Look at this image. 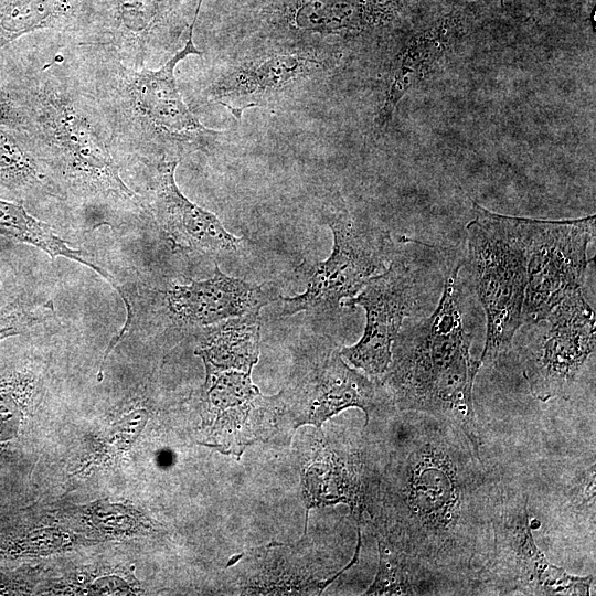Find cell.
Returning a JSON list of instances; mask_svg holds the SVG:
<instances>
[{
    "instance_id": "13",
    "label": "cell",
    "mask_w": 596,
    "mask_h": 596,
    "mask_svg": "<svg viewBox=\"0 0 596 596\" xmlns=\"http://www.w3.org/2000/svg\"><path fill=\"white\" fill-rule=\"evenodd\" d=\"M280 393L294 428L312 425L320 430L327 419L349 407L362 409L368 425L373 415L396 408L381 381L352 369L336 345L312 355L307 369L296 371Z\"/></svg>"
},
{
    "instance_id": "15",
    "label": "cell",
    "mask_w": 596,
    "mask_h": 596,
    "mask_svg": "<svg viewBox=\"0 0 596 596\" xmlns=\"http://www.w3.org/2000/svg\"><path fill=\"white\" fill-rule=\"evenodd\" d=\"M148 167L146 211L157 221L175 252L228 253L241 238L230 233L212 212L190 201L175 182L179 160L142 161Z\"/></svg>"
},
{
    "instance_id": "17",
    "label": "cell",
    "mask_w": 596,
    "mask_h": 596,
    "mask_svg": "<svg viewBox=\"0 0 596 596\" xmlns=\"http://www.w3.org/2000/svg\"><path fill=\"white\" fill-rule=\"evenodd\" d=\"M379 471L363 448H327V454L313 459L302 472L307 511L312 507L341 502L349 505L360 526L369 511Z\"/></svg>"
},
{
    "instance_id": "20",
    "label": "cell",
    "mask_w": 596,
    "mask_h": 596,
    "mask_svg": "<svg viewBox=\"0 0 596 596\" xmlns=\"http://www.w3.org/2000/svg\"><path fill=\"white\" fill-rule=\"evenodd\" d=\"M0 187L25 198L63 199L32 138L0 128Z\"/></svg>"
},
{
    "instance_id": "25",
    "label": "cell",
    "mask_w": 596,
    "mask_h": 596,
    "mask_svg": "<svg viewBox=\"0 0 596 596\" xmlns=\"http://www.w3.org/2000/svg\"><path fill=\"white\" fill-rule=\"evenodd\" d=\"M52 309L50 301L36 307L12 302L0 308V340L20 334L30 327L39 324L45 320Z\"/></svg>"
},
{
    "instance_id": "5",
    "label": "cell",
    "mask_w": 596,
    "mask_h": 596,
    "mask_svg": "<svg viewBox=\"0 0 596 596\" xmlns=\"http://www.w3.org/2000/svg\"><path fill=\"white\" fill-rule=\"evenodd\" d=\"M467 224L468 260L487 331L480 366L496 362L511 347L522 323L528 281L526 255L514 216L472 204Z\"/></svg>"
},
{
    "instance_id": "19",
    "label": "cell",
    "mask_w": 596,
    "mask_h": 596,
    "mask_svg": "<svg viewBox=\"0 0 596 596\" xmlns=\"http://www.w3.org/2000/svg\"><path fill=\"white\" fill-rule=\"evenodd\" d=\"M260 309L211 324L194 353L205 368L252 372L259 360Z\"/></svg>"
},
{
    "instance_id": "3",
    "label": "cell",
    "mask_w": 596,
    "mask_h": 596,
    "mask_svg": "<svg viewBox=\"0 0 596 596\" xmlns=\"http://www.w3.org/2000/svg\"><path fill=\"white\" fill-rule=\"evenodd\" d=\"M193 29L184 45L157 70L128 66L98 49L66 41L118 153L141 161H180L182 155L210 148L221 136L198 119L177 85V65L189 55L201 54Z\"/></svg>"
},
{
    "instance_id": "12",
    "label": "cell",
    "mask_w": 596,
    "mask_h": 596,
    "mask_svg": "<svg viewBox=\"0 0 596 596\" xmlns=\"http://www.w3.org/2000/svg\"><path fill=\"white\" fill-rule=\"evenodd\" d=\"M544 320L546 327L523 350V375L536 400H568L595 352V313L579 289Z\"/></svg>"
},
{
    "instance_id": "4",
    "label": "cell",
    "mask_w": 596,
    "mask_h": 596,
    "mask_svg": "<svg viewBox=\"0 0 596 596\" xmlns=\"http://www.w3.org/2000/svg\"><path fill=\"white\" fill-rule=\"evenodd\" d=\"M447 272L433 313L401 328L381 383L401 412L434 416L454 425L480 451L473 381L480 369L459 308L458 272Z\"/></svg>"
},
{
    "instance_id": "18",
    "label": "cell",
    "mask_w": 596,
    "mask_h": 596,
    "mask_svg": "<svg viewBox=\"0 0 596 596\" xmlns=\"http://www.w3.org/2000/svg\"><path fill=\"white\" fill-rule=\"evenodd\" d=\"M92 6L93 0H0V53L39 31L72 40L85 26Z\"/></svg>"
},
{
    "instance_id": "7",
    "label": "cell",
    "mask_w": 596,
    "mask_h": 596,
    "mask_svg": "<svg viewBox=\"0 0 596 596\" xmlns=\"http://www.w3.org/2000/svg\"><path fill=\"white\" fill-rule=\"evenodd\" d=\"M529 497L499 486L492 519V545L477 594L589 595L594 575L574 576L549 562L532 535Z\"/></svg>"
},
{
    "instance_id": "14",
    "label": "cell",
    "mask_w": 596,
    "mask_h": 596,
    "mask_svg": "<svg viewBox=\"0 0 596 596\" xmlns=\"http://www.w3.org/2000/svg\"><path fill=\"white\" fill-rule=\"evenodd\" d=\"M202 421L209 446L240 458L246 447L273 434L285 414L281 393L263 395L252 372L205 368Z\"/></svg>"
},
{
    "instance_id": "23",
    "label": "cell",
    "mask_w": 596,
    "mask_h": 596,
    "mask_svg": "<svg viewBox=\"0 0 596 596\" xmlns=\"http://www.w3.org/2000/svg\"><path fill=\"white\" fill-rule=\"evenodd\" d=\"M380 562L365 595L445 594L441 584L407 555L377 541Z\"/></svg>"
},
{
    "instance_id": "2",
    "label": "cell",
    "mask_w": 596,
    "mask_h": 596,
    "mask_svg": "<svg viewBox=\"0 0 596 596\" xmlns=\"http://www.w3.org/2000/svg\"><path fill=\"white\" fill-rule=\"evenodd\" d=\"M39 51L26 60L28 135L63 198L109 213H140L143 200L120 175L111 131L66 42L57 35Z\"/></svg>"
},
{
    "instance_id": "1",
    "label": "cell",
    "mask_w": 596,
    "mask_h": 596,
    "mask_svg": "<svg viewBox=\"0 0 596 596\" xmlns=\"http://www.w3.org/2000/svg\"><path fill=\"white\" fill-rule=\"evenodd\" d=\"M409 413L369 505L376 540L416 561L443 586L477 594L492 545L499 480L462 432Z\"/></svg>"
},
{
    "instance_id": "21",
    "label": "cell",
    "mask_w": 596,
    "mask_h": 596,
    "mask_svg": "<svg viewBox=\"0 0 596 596\" xmlns=\"http://www.w3.org/2000/svg\"><path fill=\"white\" fill-rule=\"evenodd\" d=\"M370 0H283L280 21L290 31L321 35L361 30L371 17Z\"/></svg>"
},
{
    "instance_id": "6",
    "label": "cell",
    "mask_w": 596,
    "mask_h": 596,
    "mask_svg": "<svg viewBox=\"0 0 596 596\" xmlns=\"http://www.w3.org/2000/svg\"><path fill=\"white\" fill-rule=\"evenodd\" d=\"M322 217L332 232L331 254L322 262H304L298 267L306 290L292 297H280V317L342 307V302L354 297L369 279L386 269L395 253L390 234L356 219L339 194L327 203Z\"/></svg>"
},
{
    "instance_id": "16",
    "label": "cell",
    "mask_w": 596,
    "mask_h": 596,
    "mask_svg": "<svg viewBox=\"0 0 596 596\" xmlns=\"http://www.w3.org/2000/svg\"><path fill=\"white\" fill-rule=\"evenodd\" d=\"M162 294L171 317L191 327L211 326L238 317L281 297L274 284L257 285L231 277L217 265L211 278L173 285Z\"/></svg>"
},
{
    "instance_id": "10",
    "label": "cell",
    "mask_w": 596,
    "mask_h": 596,
    "mask_svg": "<svg viewBox=\"0 0 596 596\" xmlns=\"http://www.w3.org/2000/svg\"><path fill=\"white\" fill-rule=\"evenodd\" d=\"M415 256L395 253L389 266L373 276L343 307H361L366 323L361 339L340 350L341 356L354 369L379 380L386 373L392 358V344L404 319L417 316L427 304L429 269Z\"/></svg>"
},
{
    "instance_id": "22",
    "label": "cell",
    "mask_w": 596,
    "mask_h": 596,
    "mask_svg": "<svg viewBox=\"0 0 596 596\" xmlns=\"http://www.w3.org/2000/svg\"><path fill=\"white\" fill-rule=\"evenodd\" d=\"M0 235L32 245L45 252L52 260L64 257L92 268L115 288L124 304L128 302L124 289L108 272L92 262L85 252L71 247L67 241L61 238L47 223L32 216L21 203L0 199Z\"/></svg>"
},
{
    "instance_id": "9",
    "label": "cell",
    "mask_w": 596,
    "mask_h": 596,
    "mask_svg": "<svg viewBox=\"0 0 596 596\" xmlns=\"http://www.w3.org/2000/svg\"><path fill=\"white\" fill-rule=\"evenodd\" d=\"M526 255L528 281L522 321L535 324L573 292L582 289L590 259L595 215L574 220L514 216Z\"/></svg>"
},
{
    "instance_id": "11",
    "label": "cell",
    "mask_w": 596,
    "mask_h": 596,
    "mask_svg": "<svg viewBox=\"0 0 596 596\" xmlns=\"http://www.w3.org/2000/svg\"><path fill=\"white\" fill-rule=\"evenodd\" d=\"M195 0H93L88 20L70 42L98 49L124 64L147 67L173 55ZM198 1V0H196Z\"/></svg>"
},
{
    "instance_id": "24",
    "label": "cell",
    "mask_w": 596,
    "mask_h": 596,
    "mask_svg": "<svg viewBox=\"0 0 596 596\" xmlns=\"http://www.w3.org/2000/svg\"><path fill=\"white\" fill-rule=\"evenodd\" d=\"M31 93L26 62L0 53V128L28 134Z\"/></svg>"
},
{
    "instance_id": "8",
    "label": "cell",
    "mask_w": 596,
    "mask_h": 596,
    "mask_svg": "<svg viewBox=\"0 0 596 596\" xmlns=\"http://www.w3.org/2000/svg\"><path fill=\"white\" fill-rule=\"evenodd\" d=\"M338 55L327 46L300 42L255 47L220 70L204 96L241 119L248 108L275 105L323 81Z\"/></svg>"
}]
</instances>
